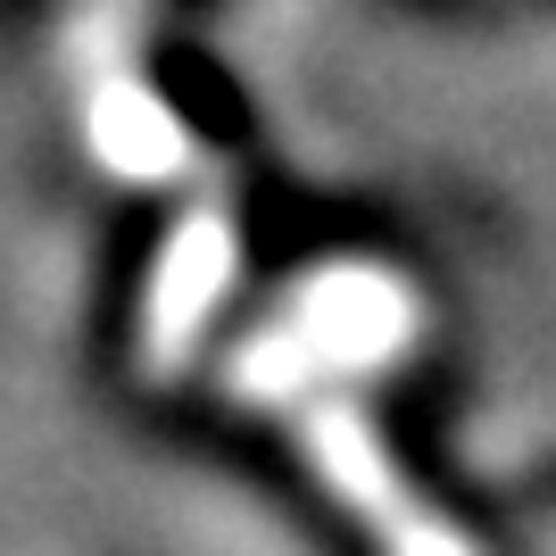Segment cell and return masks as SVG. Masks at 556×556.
<instances>
[{
    "instance_id": "1",
    "label": "cell",
    "mask_w": 556,
    "mask_h": 556,
    "mask_svg": "<svg viewBox=\"0 0 556 556\" xmlns=\"http://www.w3.org/2000/svg\"><path fill=\"white\" fill-rule=\"evenodd\" d=\"M416 341V291L407 275H391L382 257H316V275L291 282L275 332H257L241 349V391H291L300 374L332 366V374H357V366H382Z\"/></svg>"
},
{
    "instance_id": "2",
    "label": "cell",
    "mask_w": 556,
    "mask_h": 556,
    "mask_svg": "<svg viewBox=\"0 0 556 556\" xmlns=\"http://www.w3.org/2000/svg\"><path fill=\"white\" fill-rule=\"evenodd\" d=\"M232 275H241V225H232V208H216V200L184 208L166 225L159 257H150V291H141V325H134L141 366L150 374L184 366L200 349V332H208V316L225 307Z\"/></svg>"
},
{
    "instance_id": "3",
    "label": "cell",
    "mask_w": 556,
    "mask_h": 556,
    "mask_svg": "<svg viewBox=\"0 0 556 556\" xmlns=\"http://www.w3.org/2000/svg\"><path fill=\"white\" fill-rule=\"evenodd\" d=\"M84 141H92V159L109 166L116 184H175L191 166V134L175 116V100L134 67L100 75L84 92Z\"/></svg>"
}]
</instances>
